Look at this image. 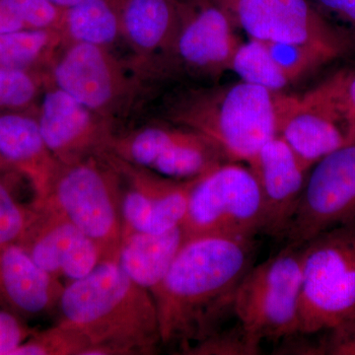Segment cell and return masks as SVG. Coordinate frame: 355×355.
Segmentation results:
<instances>
[{"instance_id": "cell-1", "label": "cell", "mask_w": 355, "mask_h": 355, "mask_svg": "<svg viewBox=\"0 0 355 355\" xmlns=\"http://www.w3.org/2000/svg\"><path fill=\"white\" fill-rule=\"evenodd\" d=\"M256 238H186L174 261L151 291L162 345L180 347L221 328L232 314L236 293L254 266Z\"/></svg>"}, {"instance_id": "cell-2", "label": "cell", "mask_w": 355, "mask_h": 355, "mask_svg": "<svg viewBox=\"0 0 355 355\" xmlns=\"http://www.w3.org/2000/svg\"><path fill=\"white\" fill-rule=\"evenodd\" d=\"M58 310V322L87 338L85 355L154 354L162 345L153 294L116 260L103 261L83 279L65 284Z\"/></svg>"}, {"instance_id": "cell-3", "label": "cell", "mask_w": 355, "mask_h": 355, "mask_svg": "<svg viewBox=\"0 0 355 355\" xmlns=\"http://www.w3.org/2000/svg\"><path fill=\"white\" fill-rule=\"evenodd\" d=\"M291 96L240 83L188 89L168 98L164 116L214 141L231 162L249 163L279 137Z\"/></svg>"}, {"instance_id": "cell-4", "label": "cell", "mask_w": 355, "mask_h": 355, "mask_svg": "<svg viewBox=\"0 0 355 355\" xmlns=\"http://www.w3.org/2000/svg\"><path fill=\"white\" fill-rule=\"evenodd\" d=\"M55 210L116 260L123 235L121 177L109 153L60 164L48 193L33 200Z\"/></svg>"}, {"instance_id": "cell-5", "label": "cell", "mask_w": 355, "mask_h": 355, "mask_svg": "<svg viewBox=\"0 0 355 355\" xmlns=\"http://www.w3.org/2000/svg\"><path fill=\"white\" fill-rule=\"evenodd\" d=\"M300 334L328 331L355 319V223L301 246Z\"/></svg>"}, {"instance_id": "cell-6", "label": "cell", "mask_w": 355, "mask_h": 355, "mask_svg": "<svg viewBox=\"0 0 355 355\" xmlns=\"http://www.w3.org/2000/svg\"><path fill=\"white\" fill-rule=\"evenodd\" d=\"M301 284V246L287 244L242 279L233 307L238 323L261 343L298 335Z\"/></svg>"}, {"instance_id": "cell-7", "label": "cell", "mask_w": 355, "mask_h": 355, "mask_svg": "<svg viewBox=\"0 0 355 355\" xmlns=\"http://www.w3.org/2000/svg\"><path fill=\"white\" fill-rule=\"evenodd\" d=\"M263 225V197L249 166L224 163L196 180L182 223L186 238H256Z\"/></svg>"}, {"instance_id": "cell-8", "label": "cell", "mask_w": 355, "mask_h": 355, "mask_svg": "<svg viewBox=\"0 0 355 355\" xmlns=\"http://www.w3.org/2000/svg\"><path fill=\"white\" fill-rule=\"evenodd\" d=\"M48 80L113 123L142 89L141 80L109 48L73 42L65 43L53 58Z\"/></svg>"}, {"instance_id": "cell-9", "label": "cell", "mask_w": 355, "mask_h": 355, "mask_svg": "<svg viewBox=\"0 0 355 355\" xmlns=\"http://www.w3.org/2000/svg\"><path fill=\"white\" fill-rule=\"evenodd\" d=\"M110 153L175 180H193L231 162L214 141L190 128L147 125L114 135Z\"/></svg>"}, {"instance_id": "cell-10", "label": "cell", "mask_w": 355, "mask_h": 355, "mask_svg": "<svg viewBox=\"0 0 355 355\" xmlns=\"http://www.w3.org/2000/svg\"><path fill=\"white\" fill-rule=\"evenodd\" d=\"M234 28L250 39L318 46L334 58L349 50L350 40L310 0H214Z\"/></svg>"}, {"instance_id": "cell-11", "label": "cell", "mask_w": 355, "mask_h": 355, "mask_svg": "<svg viewBox=\"0 0 355 355\" xmlns=\"http://www.w3.org/2000/svg\"><path fill=\"white\" fill-rule=\"evenodd\" d=\"M312 168L284 237L293 246L355 223V144L340 147Z\"/></svg>"}, {"instance_id": "cell-12", "label": "cell", "mask_w": 355, "mask_h": 355, "mask_svg": "<svg viewBox=\"0 0 355 355\" xmlns=\"http://www.w3.org/2000/svg\"><path fill=\"white\" fill-rule=\"evenodd\" d=\"M109 153L121 177L123 233H159L183 223L196 180H175Z\"/></svg>"}, {"instance_id": "cell-13", "label": "cell", "mask_w": 355, "mask_h": 355, "mask_svg": "<svg viewBox=\"0 0 355 355\" xmlns=\"http://www.w3.org/2000/svg\"><path fill=\"white\" fill-rule=\"evenodd\" d=\"M46 146L62 164L109 153L114 123L50 84L37 108Z\"/></svg>"}, {"instance_id": "cell-14", "label": "cell", "mask_w": 355, "mask_h": 355, "mask_svg": "<svg viewBox=\"0 0 355 355\" xmlns=\"http://www.w3.org/2000/svg\"><path fill=\"white\" fill-rule=\"evenodd\" d=\"M226 13L214 0H183L181 25L170 57L190 73L221 76L241 44Z\"/></svg>"}, {"instance_id": "cell-15", "label": "cell", "mask_w": 355, "mask_h": 355, "mask_svg": "<svg viewBox=\"0 0 355 355\" xmlns=\"http://www.w3.org/2000/svg\"><path fill=\"white\" fill-rule=\"evenodd\" d=\"M35 205L38 216L18 244L42 270L65 286L105 261L100 247L71 222L46 205Z\"/></svg>"}, {"instance_id": "cell-16", "label": "cell", "mask_w": 355, "mask_h": 355, "mask_svg": "<svg viewBox=\"0 0 355 355\" xmlns=\"http://www.w3.org/2000/svg\"><path fill=\"white\" fill-rule=\"evenodd\" d=\"M247 165L256 176L263 197V233L286 237L309 169L280 137L266 142Z\"/></svg>"}, {"instance_id": "cell-17", "label": "cell", "mask_w": 355, "mask_h": 355, "mask_svg": "<svg viewBox=\"0 0 355 355\" xmlns=\"http://www.w3.org/2000/svg\"><path fill=\"white\" fill-rule=\"evenodd\" d=\"M64 284L14 243L0 247V308L27 321L58 309Z\"/></svg>"}, {"instance_id": "cell-18", "label": "cell", "mask_w": 355, "mask_h": 355, "mask_svg": "<svg viewBox=\"0 0 355 355\" xmlns=\"http://www.w3.org/2000/svg\"><path fill=\"white\" fill-rule=\"evenodd\" d=\"M121 37L139 55L141 72L165 62L176 41L183 0H119Z\"/></svg>"}, {"instance_id": "cell-19", "label": "cell", "mask_w": 355, "mask_h": 355, "mask_svg": "<svg viewBox=\"0 0 355 355\" xmlns=\"http://www.w3.org/2000/svg\"><path fill=\"white\" fill-rule=\"evenodd\" d=\"M0 158L27 179L33 200L44 198L62 164L46 146L36 114L29 111L0 113Z\"/></svg>"}, {"instance_id": "cell-20", "label": "cell", "mask_w": 355, "mask_h": 355, "mask_svg": "<svg viewBox=\"0 0 355 355\" xmlns=\"http://www.w3.org/2000/svg\"><path fill=\"white\" fill-rule=\"evenodd\" d=\"M184 240L182 225L164 232L123 233L116 261L135 284L151 292L165 277Z\"/></svg>"}, {"instance_id": "cell-21", "label": "cell", "mask_w": 355, "mask_h": 355, "mask_svg": "<svg viewBox=\"0 0 355 355\" xmlns=\"http://www.w3.org/2000/svg\"><path fill=\"white\" fill-rule=\"evenodd\" d=\"M279 137L308 169L347 144L345 133L335 121L291 97L280 121Z\"/></svg>"}, {"instance_id": "cell-22", "label": "cell", "mask_w": 355, "mask_h": 355, "mask_svg": "<svg viewBox=\"0 0 355 355\" xmlns=\"http://www.w3.org/2000/svg\"><path fill=\"white\" fill-rule=\"evenodd\" d=\"M62 33L67 43L109 48L121 37L119 0H79L65 8Z\"/></svg>"}, {"instance_id": "cell-23", "label": "cell", "mask_w": 355, "mask_h": 355, "mask_svg": "<svg viewBox=\"0 0 355 355\" xmlns=\"http://www.w3.org/2000/svg\"><path fill=\"white\" fill-rule=\"evenodd\" d=\"M67 43L58 30L0 33V67L37 70L50 67Z\"/></svg>"}, {"instance_id": "cell-24", "label": "cell", "mask_w": 355, "mask_h": 355, "mask_svg": "<svg viewBox=\"0 0 355 355\" xmlns=\"http://www.w3.org/2000/svg\"><path fill=\"white\" fill-rule=\"evenodd\" d=\"M299 99L338 123L345 137L355 127V71L338 72Z\"/></svg>"}, {"instance_id": "cell-25", "label": "cell", "mask_w": 355, "mask_h": 355, "mask_svg": "<svg viewBox=\"0 0 355 355\" xmlns=\"http://www.w3.org/2000/svg\"><path fill=\"white\" fill-rule=\"evenodd\" d=\"M231 71H234L241 81L280 92L291 84L277 64L273 62L265 43L250 39L238 46L231 62Z\"/></svg>"}, {"instance_id": "cell-26", "label": "cell", "mask_w": 355, "mask_h": 355, "mask_svg": "<svg viewBox=\"0 0 355 355\" xmlns=\"http://www.w3.org/2000/svg\"><path fill=\"white\" fill-rule=\"evenodd\" d=\"M64 10L50 0H0V33L48 29L62 32Z\"/></svg>"}, {"instance_id": "cell-27", "label": "cell", "mask_w": 355, "mask_h": 355, "mask_svg": "<svg viewBox=\"0 0 355 355\" xmlns=\"http://www.w3.org/2000/svg\"><path fill=\"white\" fill-rule=\"evenodd\" d=\"M17 172L0 174V247L19 243L37 218L38 207L34 202L23 203L14 193Z\"/></svg>"}, {"instance_id": "cell-28", "label": "cell", "mask_w": 355, "mask_h": 355, "mask_svg": "<svg viewBox=\"0 0 355 355\" xmlns=\"http://www.w3.org/2000/svg\"><path fill=\"white\" fill-rule=\"evenodd\" d=\"M89 347L81 331L57 322L44 330L36 329L12 355H85Z\"/></svg>"}, {"instance_id": "cell-29", "label": "cell", "mask_w": 355, "mask_h": 355, "mask_svg": "<svg viewBox=\"0 0 355 355\" xmlns=\"http://www.w3.org/2000/svg\"><path fill=\"white\" fill-rule=\"evenodd\" d=\"M263 43L273 62L284 72L291 83L310 73L320 65L335 60L331 53L312 44L291 43V42H263Z\"/></svg>"}, {"instance_id": "cell-30", "label": "cell", "mask_w": 355, "mask_h": 355, "mask_svg": "<svg viewBox=\"0 0 355 355\" xmlns=\"http://www.w3.org/2000/svg\"><path fill=\"white\" fill-rule=\"evenodd\" d=\"M37 70L0 67V113L31 111L44 84Z\"/></svg>"}, {"instance_id": "cell-31", "label": "cell", "mask_w": 355, "mask_h": 355, "mask_svg": "<svg viewBox=\"0 0 355 355\" xmlns=\"http://www.w3.org/2000/svg\"><path fill=\"white\" fill-rule=\"evenodd\" d=\"M261 345L238 323L234 328H219L202 340L180 347V352L189 355H257L261 354Z\"/></svg>"}, {"instance_id": "cell-32", "label": "cell", "mask_w": 355, "mask_h": 355, "mask_svg": "<svg viewBox=\"0 0 355 355\" xmlns=\"http://www.w3.org/2000/svg\"><path fill=\"white\" fill-rule=\"evenodd\" d=\"M35 331L24 320L0 308V355H12Z\"/></svg>"}, {"instance_id": "cell-33", "label": "cell", "mask_w": 355, "mask_h": 355, "mask_svg": "<svg viewBox=\"0 0 355 355\" xmlns=\"http://www.w3.org/2000/svg\"><path fill=\"white\" fill-rule=\"evenodd\" d=\"M318 343L319 354L355 355V319L327 331Z\"/></svg>"}, {"instance_id": "cell-34", "label": "cell", "mask_w": 355, "mask_h": 355, "mask_svg": "<svg viewBox=\"0 0 355 355\" xmlns=\"http://www.w3.org/2000/svg\"><path fill=\"white\" fill-rule=\"evenodd\" d=\"M311 2L324 17L335 18L355 32V0H312Z\"/></svg>"}, {"instance_id": "cell-35", "label": "cell", "mask_w": 355, "mask_h": 355, "mask_svg": "<svg viewBox=\"0 0 355 355\" xmlns=\"http://www.w3.org/2000/svg\"><path fill=\"white\" fill-rule=\"evenodd\" d=\"M50 1L53 2L55 6L62 7V8H67V7L74 6L79 0H50Z\"/></svg>"}, {"instance_id": "cell-36", "label": "cell", "mask_w": 355, "mask_h": 355, "mask_svg": "<svg viewBox=\"0 0 355 355\" xmlns=\"http://www.w3.org/2000/svg\"><path fill=\"white\" fill-rule=\"evenodd\" d=\"M345 139H347V144H355V127L347 132Z\"/></svg>"}, {"instance_id": "cell-37", "label": "cell", "mask_w": 355, "mask_h": 355, "mask_svg": "<svg viewBox=\"0 0 355 355\" xmlns=\"http://www.w3.org/2000/svg\"><path fill=\"white\" fill-rule=\"evenodd\" d=\"M7 172H15V171H13V170L11 169V168L9 167V166L7 165L6 163L4 162V161L2 160L1 158H0V174H1V173H7Z\"/></svg>"}]
</instances>
